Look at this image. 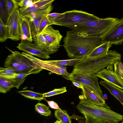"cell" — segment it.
Masks as SVG:
<instances>
[{"label":"cell","mask_w":123,"mask_h":123,"mask_svg":"<svg viewBox=\"0 0 123 123\" xmlns=\"http://www.w3.org/2000/svg\"><path fill=\"white\" fill-rule=\"evenodd\" d=\"M76 108L83 114L77 120L79 123H118L123 119V115L114 112L108 106H101L93 104L81 95Z\"/></svg>","instance_id":"cell-1"},{"label":"cell","mask_w":123,"mask_h":123,"mask_svg":"<svg viewBox=\"0 0 123 123\" xmlns=\"http://www.w3.org/2000/svg\"><path fill=\"white\" fill-rule=\"evenodd\" d=\"M63 46L71 59L86 57L93 49L104 42L97 36L84 37L73 31H67Z\"/></svg>","instance_id":"cell-2"},{"label":"cell","mask_w":123,"mask_h":123,"mask_svg":"<svg viewBox=\"0 0 123 123\" xmlns=\"http://www.w3.org/2000/svg\"><path fill=\"white\" fill-rule=\"evenodd\" d=\"M120 19L98 17L95 20L76 25L69 28L84 37L95 36L103 38L117 25Z\"/></svg>","instance_id":"cell-3"},{"label":"cell","mask_w":123,"mask_h":123,"mask_svg":"<svg viewBox=\"0 0 123 123\" xmlns=\"http://www.w3.org/2000/svg\"><path fill=\"white\" fill-rule=\"evenodd\" d=\"M121 58L120 54L115 50H111L98 57L81 58L74 65V69L85 74H96L105 68L121 61Z\"/></svg>","instance_id":"cell-4"},{"label":"cell","mask_w":123,"mask_h":123,"mask_svg":"<svg viewBox=\"0 0 123 123\" xmlns=\"http://www.w3.org/2000/svg\"><path fill=\"white\" fill-rule=\"evenodd\" d=\"M4 63V67L14 70L17 73L38 74L43 69L20 52L11 51Z\"/></svg>","instance_id":"cell-5"},{"label":"cell","mask_w":123,"mask_h":123,"mask_svg":"<svg viewBox=\"0 0 123 123\" xmlns=\"http://www.w3.org/2000/svg\"><path fill=\"white\" fill-rule=\"evenodd\" d=\"M95 15L82 10H74L66 11L53 22V25L64 26L68 28L76 25L96 19Z\"/></svg>","instance_id":"cell-6"},{"label":"cell","mask_w":123,"mask_h":123,"mask_svg":"<svg viewBox=\"0 0 123 123\" xmlns=\"http://www.w3.org/2000/svg\"><path fill=\"white\" fill-rule=\"evenodd\" d=\"M66 79L75 81L87 86L103 97V94L99 85L98 79L95 74H85L73 69L70 75L62 76Z\"/></svg>","instance_id":"cell-7"},{"label":"cell","mask_w":123,"mask_h":123,"mask_svg":"<svg viewBox=\"0 0 123 123\" xmlns=\"http://www.w3.org/2000/svg\"><path fill=\"white\" fill-rule=\"evenodd\" d=\"M54 0H39L30 7L19 11L20 14L31 19L42 15H47L53 9L52 3Z\"/></svg>","instance_id":"cell-8"},{"label":"cell","mask_w":123,"mask_h":123,"mask_svg":"<svg viewBox=\"0 0 123 123\" xmlns=\"http://www.w3.org/2000/svg\"><path fill=\"white\" fill-rule=\"evenodd\" d=\"M20 14L18 9L15 10L6 24L8 38L13 41H18L21 39Z\"/></svg>","instance_id":"cell-9"},{"label":"cell","mask_w":123,"mask_h":123,"mask_svg":"<svg viewBox=\"0 0 123 123\" xmlns=\"http://www.w3.org/2000/svg\"><path fill=\"white\" fill-rule=\"evenodd\" d=\"M30 41L26 40L21 39L20 42L18 44L17 47L19 50L28 54L34 55L43 59H48L50 58L49 55Z\"/></svg>","instance_id":"cell-10"},{"label":"cell","mask_w":123,"mask_h":123,"mask_svg":"<svg viewBox=\"0 0 123 123\" xmlns=\"http://www.w3.org/2000/svg\"><path fill=\"white\" fill-rule=\"evenodd\" d=\"M102 39L104 42H109L112 45L123 43V17L120 19L116 25Z\"/></svg>","instance_id":"cell-11"},{"label":"cell","mask_w":123,"mask_h":123,"mask_svg":"<svg viewBox=\"0 0 123 123\" xmlns=\"http://www.w3.org/2000/svg\"><path fill=\"white\" fill-rule=\"evenodd\" d=\"M113 66L110 68L107 67L104 68L95 74L96 76L101 78L123 90V80L113 70Z\"/></svg>","instance_id":"cell-12"},{"label":"cell","mask_w":123,"mask_h":123,"mask_svg":"<svg viewBox=\"0 0 123 123\" xmlns=\"http://www.w3.org/2000/svg\"><path fill=\"white\" fill-rule=\"evenodd\" d=\"M41 34L51 46L57 52L61 46L60 43L63 37L59 31L50 25L45 28Z\"/></svg>","instance_id":"cell-13"},{"label":"cell","mask_w":123,"mask_h":123,"mask_svg":"<svg viewBox=\"0 0 123 123\" xmlns=\"http://www.w3.org/2000/svg\"><path fill=\"white\" fill-rule=\"evenodd\" d=\"M82 96L86 100L95 105L101 106H108L105 100L91 87L81 84Z\"/></svg>","instance_id":"cell-14"},{"label":"cell","mask_w":123,"mask_h":123,"mask_svg":"<svg viewBox=\"0 0 123 123\" xmlns=\"http://www.w3.org/2000/svg\"><path fill=\"white\" fill-rule=\"evenodd\" d=\"M31 20L29 18L20 13V24L21 35V39L26 40L32 42V37L31 31Z\"/></svg>","instance_id":"cell-15"},{"label":"cell","mask_w":123,"mask_h":123,"mask_svg":"<svg viewBox=\"0 0 123 123\" xmlns=\"http://www.w3.org/2000/svg\"><path fill=\"white\" fill-rule=\"evenodd\" d=\"M34 43L49 55L57 51L51 47L42 34L41 33L32 37Z\"/></svg>","instance_id":"cell-16"},{"label":"cell","mask_w":123,"mask_h":123,"mask_svg":"<svg viewBox=\"0 0 123 123\" xmlns=\"http://www.w3.org/2000/svg\"><path fill=\"white\" fill-rule=\"evenodd\" d=\"M99 83L108 89L123 106V91L122 89L104 80H101Z\"/></svg>","instance_id":"cell-17"},{"label":"cell","mask_w":123,"mask_h":123,"mask_svg":"<svg viewBox=\"0 0 123 123\" xmlns=\"http://www.w3.org/2000/svg\"><path fill=\"white\" fill-rule=\"evenodd\" d=\"M112 45L109 42H103L93 49L86 57L93 58L104 55L109 51Z\"/></svg>","instance_id":"cell-18"},{"label":"cell","mask_w":123,"mask_h":123,"mask_svg":"<svg viewBox=\"0 0 123 123\" xmlns=\"http://www.w3.org/2000/svg\"><path fill=\"white\" fill-rule=\"evenodd\" d=\"M29 74L17 73L9 76H1L0 77L7 79L12 80L15 82V87L18 89L20 86L23 83L25 77Z\"/></svg>","instance_id":"cell-19"},{"label":"cell","mask_w":123,"mask_h":123,"mask_svg":"<svg viewBox=\"0 0 123 123\" xmlns=\"http://www.w3.org/2000/svg\"><path fill=\"white\" fill-rule=\"evenodd\" d=\"M3 1L5 6L7 16L6 22L14 11L18 9L17 1L15 0H4Z\"/></svg>","instance_id":"cell-20"},{"label":"cell","mask_w":123,"mask_h":123,"mask_svg":"<svg viewBox=\"0 0 123 123\" xmlns=\"http://www.w3.org/2000/svg\"><path fill=\"white\" fill-rule=\"evenodd\" d=\"M14 87H15V83L14 81L0 77V92L6 93Z\"/></svg>","instance_id":"cell-21"},{"label":"cell","mask_w":123,"mask_h":123,"mask_svg":"<svg viewBox=\"0 0 123 123\" xmlns=\"http://www.w3.org/2000/svg\"><path fill=\"white\" fill-rule=\"evenodd\" d=\"M45 15H42L31 19V31L32 37L38 35L41 21Z\"/></svg>","instance_id":"cell-22"},{"label":"cell","mask_w":123,"mask_h":123,"mask_svg":"<svg viewBox=\"0 0 123 123\" xmlns=\"http://www.w3.org/2000/svg\"><path fill=\"white\" fill-rule=\"evenodd\" d=\"M17 92L25 97L31 99L41 101L44 98L43 93L35 92L30 90L18 91Z\"/></svg>","instance_id":"cell-23"},{"label":"cell","mask_w":123,"mask_h":123,"mask_svg":"<svg viewBox=\"0 0 123 123\" xmlns=\"http://www.w3.org/2000/svg\"><path fill=\"white\" fill-rule=\"evenodd\" d=\"M55 117L62 123H71L70 117L65 110L58 109L55 112Z\"/></svg>","instance_id":"cell-24"},{"label":"cell","mask_w":123,"mask_h":123,"mask_svg":"<svg viewBox=\"0 0 123 123\" xmlns=\"http://www.w3.org/2000/svg\"><path fill=\"white\" fill-rule=\"evenodd\" d=\"M36 111L41 115L48 116L51 115V112L49 107L40 103H38L35 106Z\"/></svg>","instance_id":"cell-25"},{"label":"cell","mask_w":123,"mask_h":123,"mask_svg":"<svg viewBox=\"0 0 123 123\" xmlns=\"http://www.w3.org/2000/svg\"><path fill=\"white\" fill-rule=\"evenodd\" d=\"M81 58H75L66 60H49V61L57 65L66 67L67 66H74L76 63Z\"/></svg>","instance_id":"cell-26"},{"label":"cell","mask_w":123,"mask_h":123,"mask_svg":"<svg viewBox=\"0 0 123 123\" xmlns=\"http://www.w3.org/2000/svg\"><path fill=\"white\" fill-rule=\"evenodd\" d=\"M8 38L6 25L0 18V41L4 42Z\"/></svg>","instance_id":"cell-27"},{"label":"cell","mask_w":123,"mask_h":123,"mask_svg":"<svg viewBox=\"0 0 123 123\" xmlns=\"http://www.w3.org/2000/svg\"><path fill=\"white\" fill-rule=\"evenodd\" d=\"M39 0H20L17 1L18 6L20 8L18 9L19 11L25 9L36 3Z\"/></svg>","instance_id":"cell-28"},{"label":"cell","mask_w":123,"mask_h":123,"mask_svg":"<svg viewBox=\"0 0 123 123\" xmlns=\"http://www.w3.org/2000/svg\"><path fill=\"white\" fill-rule=\"evenodd\" d=\"M48 15H45L42 19L40 24L38 31V34H41L44 29L53 23L49 19Z\"/></svg>","instance_id":"cell-29"},{"label":"cell","mask_w":123,"mask_h":123,"mask_svg":"<svg viewBox=\"0 0 123 123\" xmlns=\"http://www.w3.org/2000/svg\"><path fill=\"white\" fill-rule=\"evenodd\" d=\"M113 65L114 72L123 80V63L120 61L115 62Z\"/></svg>","instance_id":"cell-30"},{"label":"cell","mask_w":123,"mask_h":123,"mask_svg":"<svg viewBox=\"0 0 123 123\" xmlns=\"http://www.w3.org/2000/svg\"><path fill=\"white\" fill-rule=\"evenodd\" d=\"M67 91L66 88L64 87L58 89H55L48 92L43 93L44 98L49 97L54 95L62 94Z\"/></svg>","instance_id":"cell-31"},{"label":"cell","mask_w":123,"mask_h":123,"mask_svg":"<svg viewBox=\"0 0 123 123\" xmlns=\"http://www.w3.org/2000/svg\"><path fill=\"white\" fill-rule=\"evenodd\" d=\"M0 18L4 22L7 21V16L6 11L3 0H0Z\"/></svg>","instance_id":"cell-32"},{"label":"cell","mask_w":123,"mask_h":123,"mask_svg":"<svg viewBox=\"0 0 123 123\" xmlns=\"http://www.w3.org/2000/svg\"><path fill=\"white\" fill-rule=\"evenodd\" d=\"M15 71L10 68H0V76H8L16 73Z\"/></svg>","instance_id":"cell-33"},{"label":"cell","mask_w":123,"mask_h":123,"mask_svg":"<svg viewBox=\"0 0 123 123\" xmlns=\"http://www.w3.org/2000/svg\"><path fill=\"white\" fill-rule=\"evenodd\" d=\"M62 14V13H49L47 15L49 19L52 22L59 17Z\"/></svg>","instance_id":"cell-34"},{"label":"cell","mask_w":123,"mask_h":123,"mask_svg":"<svg viewBox=\"0 0 123 123\" xmlns=\"http://www.w3.org/2000/svg\"><path fill=\"white\" fill-rule=\"evenodd\" d=\"M49 107L51 108L55 109H61L59 107L57 104L53 101L46 100Z\"/></svg>","instance_id":"cell-35"},{"label":"cell","mask_w":123,"mask_h":123,"mask_svg":"<svg viewBox=\"0 0 123 123\" xmlns=\"http://www.w3.org/2000/svg\"><path fill=\"white\" fill-rule=\"evenodd\" d=\"M72 83L74 86L78 88L81 89L82 86L80 83L75 81H72Z\"/></svg>","instance_id":"cell-36"},{"label":"cell","mask_w":123,"mask_h":123,"mask_svg":"<svg viewBox=\"0 0 123 123\" xmlns=\"http://www.w3.org/2000/svg\"><path fill=\"white\" fill-rule=\"evenodd\" d=\"M103 98L105 100V99H107V97L106 94H104L103 95Z\"/></svg>","instance_id":"cell-37"},{"label":"cell","mask_w":123,"mask_h":123,"mask_svg":"<svg viewBox=\"0 0 123 123\" xmlns=\"http://www.w3.org/2000/svg\"><path fill=\"white\" fill-rule=\"evenodd\" d=\"M54 123H62L61 122L57 120Z\"/></svg>","instance_id":"cell-38"},{"label":"cell","mask_w":123,"mask_h":123,"mask_svg":"<svg viewBox=\"0 0 123 123\" xmlns=\"http://www.w3.org/2000/svg\"><path fill=\"white\" fill-rule=\"evenodd\" d=\"M120 123H123V121Z\"/></svg>","instance_id":"cell-39"}]
</instances>
